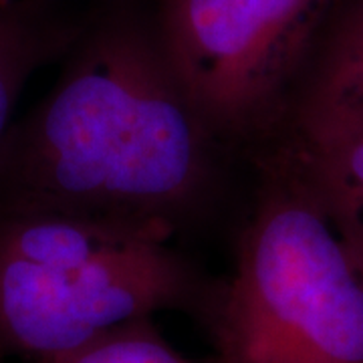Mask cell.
<instances>
[{"mask_svg":"<svg viewBox=\"0 0 363 363\" xmlns=\"http://www.w3.org/2000/svg\"><path fill=\"white\" fill-rule=\"evenodd\" d=\"M83 25L55 0H0V145L26 83L40 67L65 57Z\"/></svg>","mask_w":363,"mask_h":363,"instance_id":"cell-6","label":"cell"},{"mask_svg":"<svg viewBox=\"0 0 363 363\" xmlns=\"http://www.w3.org/2000/svg\"><path fill=\"white\" fill-rule=\"evenodd\" d=\"M277 140L293 152L363 277V116L333 105L298 104Z\"/></svg>","mask_w":363,"mask_h":363,"instance_id":"cell-5","label":"cell"},{"mask_svg":"<svg viewBox=\"0 0 363 363\" xmlns=\"http://www.w3.org/2000/svg\"><path fill=\"white\" fill-rule=\"evenodd\" d=\"M51 363H196L176 351L152 319L119 325Z\"/></svg>","mask_w":363,"mask_h":363,"instance_id":"cell-8","label":"cell"},{"mask_svg":"<svg viewBox=\"0 0 363 363\" xmlns=\"http://www.w3.org/2000/svg\"><path fill=\"white\" fill-rule=\"evenodd\" d=\"M250 204L206 325L210 363H363V277L283 140L248 157Z\"/></svg>","mask_w":363,"mask_h":363,"instance_id":"cell-2","label":"cell"},{"mask_svg":"<svg viewBox=\"0 0 363 363\" xmlns=\"http://www.w3.org/2000/svg\"><path fill=\"white\" fill-rule=\"evenodd\" d=\"M341 0H162L157 39L210 131L247 162L286 128Z\"/></svg>","mask_w":363,"mask_h":363,"instance_id":"cell-4","label":"cell"},{"mask_svg":"<svg viewBox=\"0 0 363 363\" xmlns=\"http://www.w3.org/2000/svg\"><path fill=\"white\" fill-rule=\"evenodd\" d=\"M63 59L0 145V214H69L168 242L210 218L238 157L182 89L154 14L109 9Z\"/></svg>","mask_w":363,"mask_h":363,"instance_id":"cell-1","label":"cell"},{"mask_svg":"<svg viewBox=\"0 0 363 363\" xmlns=\"http://www.w3.org/2000/svg\"><path fill=\"white\" fill-rule=\"evenodd\" d=\"M295 104L335 105L363 116V0H341L313 52Z\"/></svg>","mask_w":363,"mask_h":363,"instance_id":"cell-7","label":"cell"},{"mask_svg":"<svg viewBox=\"0 0 363 363\" xmlns=\"http://www.w3.org/2000/svg\"><path fill=\"white\" fill-rule=\"evenodd\" d=\"M218 283L154 234L69 214H0V355L51 363L164 311L204 321Z\"/></svg>","mask_w":363,"mask_h":363,"instance_id":"cell-3","label":"cell"}]
</instances>
